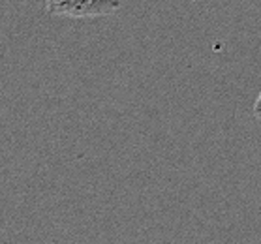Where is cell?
<instances>
[{
	"instance_id": "1",
	"label": "cell",
	"mask_w": 261,
	"mask_h": 244,
	"mask_svg": "<svg viewBox=\"0 0 261 244\" xmlns=\"http://www.w3.org/2000/svg\"><path fill=\"white\" fill-rule=\"evenodd\" d=\"M119 8L120 0H45V10L55 17H106L115 13Z\"/></svg>"
},
{
	"instance_id": "2",
	"label": "cell",
	"mask_w": 261,
	"mask_h": 244,
	"mask_svg": "<svg viewBox=\"0 0 261 244\" xmlns=\"http://www.w3.org/2000/svg\"><path fill=\"white\" fill-rule=\"evenodd\" d=\"M252 113H254V117L261 122V92L259 96H257V100H255L254 103V109H252Z\"/></svg>"
}]
</instances>
